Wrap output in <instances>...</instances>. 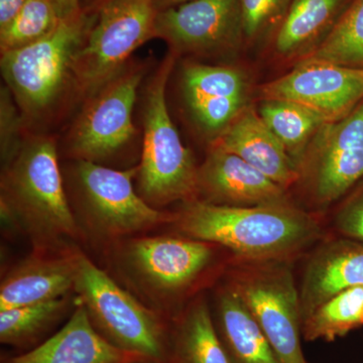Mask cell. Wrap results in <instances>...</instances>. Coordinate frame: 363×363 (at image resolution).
Returning a JSON list of instances; mask_svg holds the SVG:
<instances>
[{"label":"cell","mask_w":363,"mask_h":363,"mask_svg":"<svg viewBox=\"0 0 363 363\" xmlns=\"http://www.w3.org/2000/svg\"><path fill=\"white\" fill-rule=\"evenodd\" d=\"M174 225L184 236L228 248L247 262L286 259L321 238L319 224L291 203L230 207L182 202Z\"/></svg>","instance_id":"obj_1"},{"label":"cell","mask_w":363,"mask_h":363,"mask_svg":"<svg viewBox=\"0 0 363 363\" xmlns=\"http://www.w3.org/2000/svg\"><path fill=\"white\" fill-rule=\"evenodd\" d=\"M2 219L26 234L35 250H59L80 233L64 187L56 142L33 136L2 164Z\"/></svg>","instance_id":"obj_2"},{"label":"cell","mask_w":363,"mask_h":363,"mask_svg":"<svg viewBox=\"0 0 363 363\" xmlns=\"http://www.w3.org/2000/svg\"><path fill=\"white\" fill-rule=\"evenodd\" d=\"M93 18L81 9L38 42L2 52V76L26 121L49 116L75 90L74 64Z\"/></svg>","instance_id":"obj_3"},{"label":"cell","mask_w":363,"mask_h":363,"mask_svg":"<svg viewBox=\"0 0 363 363\" xmlns=\"http://www.w3.org/2000/svg\"><path fill=\"white\" fill-rule=\"evenodd\" d=\"M74 293L105 340L150 362L171 363V326L164 316L80 252Z\"/></svg>","instance_id":"obj_4"},{"label":"cell","mask_w":363,"mask_h":363,"mask_svg":"<svg viewBox=\"0 0 363 363\" xmlns=\"http://www.w3.org/2000/svg\"><path fill=\"white\" fill-rule=\"evenodd\" d=\"M176 59L169 52L145 89L142 162L136 178L138 194L157 209L197 198L198 167L167 105V84Z\"/></svg>","instance_id":"obj_5"},{"label":"cell","mask_w":363,"mask_h":363,"mask_svg":"<svg viewBox=\"0 0 363 363\" xmlns=\"http://www.w3.org/2000/svg\"><path fill=\"white\" fill-rule=\"evenodd\" d=\"M140 167L126 171L77 160L73 167L74 216L82 238L114 245L133 234L173 223L174 214L150 206L133 188Z\"/></svg>","instance_id":"obj_6"},{"label":"cell","mask_w":363,"mask_h":363,"mask_svg":"<svg viewBox=\"0 0 363 363\" xmlns=\"http://www.w3.org/2000/svg\"><path fill=\"white\" fill-rule=\"evenodd\" d=\"M111 250L121 278L162 315L214 259L213 245L187 236H133Z\"/></svg>","instance_id":"obj_7"},{"label":"cell","mask_w":363,"mask_h":363,"mask_svg":"<svg viewBox=\"0 0 363 363\" xmlns=\"http://www.w3.org/2000/svg\"><path fill=\"white\" fill-rule=\"evenodd\" d=\"M154 0H104L74 64L75 91L88 99L124 68L138 48L156 38Z\"/></svg>","instance_id":"obj_8"},{"label":"cell","mask_w":363,"mask_h":363,"mask_svg":"<svg viewBox=\"0 0 363 363\" xmlns=\"http://www.w3.org/2000/svg\"><path fill=\"white\" fill-rule=\"evenodd\" d=\"M229 286L238 293L281 363H308L301 345L300 292L286 259L247 262Z\"/></svg>","instance_id":"obj_9"},{"label":"cell","mask_w":363,"mask_h":363,"mask_svg":"<svg viewBox=\"0 0 363 363\" xmlns=\"http://www.w3.org/2000/svg\"><path fill=\"white\" fill-rule=\"evenodd\" d=\"M145 69L123 68L87 99L70 135L77 160L98 162L123 149L135 135L133 111Z\"/></svg>","instance_id":"obj_10"},{"label":"cell","mask_w":363,"mask_h":363,"mask_svg":"<svg viewBox=\"0 0 363 363\" xmlns=\"http://www.w3.org/2000/svg\"><path fill=\"white\" fill-rule=\"evenodd\" d=\"M300 180L315 202L329 205L363 178V101L339 121L325 124L306 150Z\"/></svg>","instance_id":"obj_11"},{"label":"cell","mask_w":363,"mask_h":363,"mask_svg":"<svg viewBox=\"0 0 363 363\" xmlns=\"http://www.w3.org/2000/svg\"><path fill=\"white\" fill-rule=\"evenodd\" d=\"M156 38L176 55L234 54L245 45L240 0H192L160 11Z\"/></svg>","instance_id":"obj_12"},{"label":"cell","mask_w":363,"mask_h":363,"mask_svg":"<svg viewBox=\"0 0 363 363\" xmlns=\"http://www.w3.org/2000/svg\"><path fill=\"white\" fill-rule=\"evenodd\" d=\"M259 97L298 102L332 123L363 101V69L300 62L289 73L260 86Z\"/></svg>","instance_id":"obj_13"},{"label":"cell","mask_w":363,"mask_h":363,"mask_svg":"<svg viewBox=\"0 0 363 363\" xmlns=\"http://www.w3.org/2000/svg\"><path fill=\"white\" fill-rule=\"evenodd\" d=\"M197 198L211 204L255 207L291 203L288 190L241 157L210 145L198 167Z\"/></svg>","instance_id":"obj_14"},{"label":"cell","mask_w":363,"mask_h":363,"mask_svg":"<svg viewBox=\"0 0 363 363\" xmlns=\"http://www.w3.org/2000/svg\"><path fill=\"white\" fill-rule=\"evenodd\" d=\"M77 250H35L11 269L0 285V311L74 293Z\"/></svg>","instance_id":"obj_15"},{"label":"cell","mask_w":363,"mask_h":363,"mask_svg":"<svg viewBox=\"0 0 363 363\" xmlns=\"http://www.w3.org/2000/svg\"><path fill=\"white\" fill-rule=\"evenodd\" d=\"M211 145L241 157L286 190L300 181L297 164L252 105L214 138Z\"/></svg>","instance_id":"obj_16"},{"label":"cell","mask_w":363,"mask_h":363,"mask_svg":"<svg viewBox=\"0 0 363 363\" xmlns=\"http://www.w3.org/2000/svg\"><path fill=\"white\" fill-rule=\"evenodd\" d=\"M363 286V241L344 238L326 241L306 266L301 284L302 319L337 294Z\"/></svg>","instance_id":"obj_17"},{"label":"cell","mask_w":363,"mask_h":363,"mask_svg":"<svg viewBox=\"0 0 363 363\" xmlns=\"http://www.w3.org/2000/svg\"><path fill=\"white\" fill-rule=\"evenodd\" d=\"M145 360L105 340L95 330L78 300L61 330L33 350L2 363H136Z\"/></svg>","instance_id":"obj_18"},{"label":"cell","mask_w":363,"mask_h":363,"mask_svg":"<svg viewBox=\"0 0 363 363\" xmlns=\"http://www.w3.org/2000/svg\"><path fill=\"white\" fill-rule=\"evenodd\" d=\"M353 0H294L272 40L281 59L302 61L333 32Z\"/></svg>","instance_id":"obj_19"},{"label":"cell","mask_w":363,"mask_h":363,"mask_svg":"<svg viewBox=\"0 0 363 363\" xmlns=\"http://www.w3.org/2000/svg\"><path fill=\"white\" fill-rule=\"evenodd\" d=\"M215 328L233 363H281L264 331L230 286L217 293Z\"/></svg>","instance_id":"obj_20"},{"label":"cell","mask_w":363,"mask_h":363,"mask_svg":"<svg viewBox=\"0 0 363 363\" xmlns=\"http://www.w3.org/2000/svg\"><path fill=\"white\" fill-rule=\"evenodd\" d=\"M171 363H233L206 301H195L172 325Z\"/></svg>","instance_id":"obj_21"},{"label":"cell","mask_w":363,"mask_h":363,"mask_svg":"<svg viewBox=\"0 0 363 363\" xmlns=\"http://www.w3.org/2000/svg\"><path fill=\"white\" fill-rule=\"evenodd\" d=\"M257 112L269 130L283 143L298 168L308 145L325 124L330 123L319 112L285 99H260Z\"/></svg>","instance_id":"obj_22"},{"label":"cell","mask_w":363,"mask_h":363,"mask_svg":"<svg viewBox=\"0 0 363 363\" xmlns=\"http://www.w3.org/2000/svg\"><path fill=\"white\" fill-rule=\"evenodd\" d=\"M72 294L47 302L0 311V341L14 347H28L59 323L72 304Z\"/></svg>","instance_id":"obj_23"},{"label":"cell","mask_w":363,"mask_h":363,"mask_svg":"<svg viewBox=\"0 0 363 363\" xmlns=\"http://www.w3.org/2000/svg\"><path fill=\"white\" fill-rule=\"evenodd\" d=\"M363 325V286L348 289L320 305L303 320L306 341L343 337Z\"/></svg>","instance_id":"obj_24"},{"label":"cell","mask_w":363,"mask_h":363,"mask_svg":"<svg viewBox=\"0 0 363 363\" xmlns=\"http://www.w3.org/2000/svg\"><path fill=\"white\" fill-rule=\"evenodd\" d=\"M182 87L187 104L219 98H250V76L233 66H209L186 62Z\"/></svg>","instance_id":"obj_25"},{"label":"cell","mask_w":363,"mask_h":363,"mask_svg":"<svg viewBox=\"0 0 363 363\" xmlns=\"http://www.w3.org/2000/svg\"><path fill=\"white\" fill-rule=\"evenodd\" d=\"M300 62L363 69V0H353L323 44Z\"/></svg>","instance_id":"obj_26"},{"label":"cell","mask_w":363,"mask_h":363,"mask_svg":"<svg viewBox=\"0 0 363 363\" xmlns=\"http://www.w3.org/2000/svg\"><path fill=\"white\" fill-rule=\"evenodd\" d=\"M51 0H28L21 13L0 30V51L20 49L51 33L61 21Z\"/></svg>","instance_id":"obj_27"},{"label":"cell","mask_w":363,"mask_h":363,"mask_svg":"<svg viewBox=\"0 0 363 363\" xmlns=\"http://www.w3.org/2000/svg\"><path fill=\"white\" fill-rule=\"evenodd\" d=\"M245 45L274 40L294 0H240Z\"/></svg>","instance_id":"obj_28"},{"label":"cell","mask_w":363,"mask_h":363,"mask_svg":"<svg viewBox=\"0 0 363 363\" xmlns=\"http://www.w3.org/2000/svg\"><path fill=\"white\" fill-rule=\"evenodd\" d=\"M11 90L1 88L0 96V147H1L2 164L9 162L20 149L21 116L13 104Z\"/></svg>","instance_id":"obj_29"},{"label":"cell","mask_w":363,"mask_h":363,"mask_svg":"<svg viewBox=\"0 0 363 363\" xmlns=\"http://www.w3.org/2000/svg\"><path fill=\"white\" fill-rule=\"evenodd\" d=\"M334 226L344 238L363 241V182L339 208Z\"/></svg>","instance_id":"obj_30"},{"label":"cell","mask_w":363,"mask_h":363,"mask_svg":"<svg viewBox=\"0 0 363 363\" xmlns=\"http://www.w3.org/2000/svg\"><path fill=\"white\" fill-rule=\"evenodd\" d=\"M28 0H0V30L6 28L21 13Z\"/></svg>","instance_id":"obj_31"},{"label":"cell","mask_w":363,"mask_h":363,"mask_svg":"<svg viewBox=\"0 0 363 363\" xmlns=\"http://www.w3.org/2000/svg\"><path fill=\"white\" fill-rule=\"evenodd\" d=\"M51 1L56 7L61 20L69 18L81 11L79 7V0H51Z\"/></svg>","instance_id":"obj_32"},{"label":"cell","mask_w":363,"mask_h":363,"mask_svg":"<svg viewBox=\"0 0 363 363\" xmlns=\"http://www.w3.org/2000/svg\"><path fill=\"white\" fill-rule=\"evenodd\" d=\"M157 11H164L169 7L178 6L192 0H154Z\"/></svg>","instance_id":"obj_33"},{"label":"cell","mask_w":363,"mask_h":363,"mask_svg":"<svg viewBox=\"0 0 363 363\" xmlns=\"http://www.w3.org/2000/svg\"><path fill=\"white\" fill-rule=\"evenodd\" d=\"M136 363H157V362H149V360H145V362H136Z\"/></svg>","instance_id":"obj_34"}]
</instances>
